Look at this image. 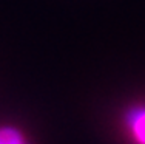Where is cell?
I'll list each match as a JSON object with an SVG mask.
<instances>
[{
	"mask_svg": "<svg viewBox=\"0 0 145 144\" xmlns=\"http://www.w3.org/2000/svg\"><path fill=\"white\" fill-rule=\"evenodd\" d=\"M127 126L134 144H145V107L131 112L127 116Z\"/></svg>",
	"mask_w": 145,
	"mask_h": 144,
	"instance_id": "1",
	"label": "cell"
},
{
	"mask_svg": "<svg viewBox=\"0 0 145 144\" xmlns=\"http://www.w3.org/2000/svg\"><path fill=\"white\" fill-rule=\"evenodd\" d=\"M0 144H28V141L19 129L0 127Z\"/></svg>",
	"mask_w": 145,
	"mask_h": 144,
	"instance_id": "2",
	"label": "cell"
}]
</instances>
